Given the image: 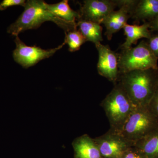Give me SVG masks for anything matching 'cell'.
<instances>
[{"label":"cell","instance_id":"obj_1","mask_svg":"<svg viewBox=\"0 0 158 158\" xmlns=\"http://www.w3.org/2000/svg\"><path fill=\"white\" fill-rule=\"evenodd\" d=\"M118 82L135 107L147 106L158 87V69L133 70L122 74Z\"/></svg>","mask_w":158,"mask_h":158},{"label":"cell","instance_id":"obj_2","mask_svg":"<svg viewBox=\"0 0 158 158\" xmlns=\"http://www.w3.org/2000/svg\"><path fill=\"white\" fill-rule=\"evenodd\" d=\"M46 4L41 0L27 1L24 10L16 21L8 28L7 32L16 37L27 30L38 28L46 21L53 22L65 33L77 29V23H68L57 17L49 11Z\"/></svg>","mask_w":158,"mask_h":158},{"label":"cell","instance_id":"obj_3","mask_svg":"<svg viewBox=\"0 0 158 158\" xmlns=\"http://www.w3.org/2000/svg\"><path fill=\"white\" fill-rule=\"evenodd\" d=\"M102 102L110 129L119 132L135 107L121 85L117 82Z\"/></svg>","mask_w":158,"mask_h":158},{"label":"cell","instance_id":"obj_4","mask_svg":"<svg viewBox=\"0 0 158 158\" xmlns=\"http://www.w3.org/2000/svg\"><path fill=\"white\" fill-rule=\"evenodd\" d=\"M158 130V120L148 106L135 107L119 133L131 146Z\"/></svg>","mask_w":158,"mask_h":158},{"label":"cell","instance_id":"obj_5","mask_svg":"<svg viewBox=\"0 0 158 158\" xmlns=\"http://www.w3.org/2000/svg\"><path fill=\"white\" fill-rule=\"evenodd\" d=\"M158 59L142 40L137 46L122 50L118 54V66L120 75L136 70L158 69Z\"/></svg>","mask_w":158,"mask_h":158},{"label":"cell","instance_id":"obj_6","mask_svg":"<svg viewBox=\"0 0 158 158\" xmlns=\"http://www.w3.org/2000/svg\"><path fill=\"white\" fill-rule=\"evenodd\" d=\"M15 42L16 48L13 51V59L15 62L26 69L34 66L41 60L52 56L65 44L64 42L56 48L44 50L35 45L27 46L18 36L15 37Z\"/></svg>","mask_w":158,"mask_h":158},{"label":"cell","instance_id":"obj_7","mask_svg":"<svg viewBox=\"0 0 158 158\" xmlns=\"http://www.w3.org/2000/svg\"><path fill=\"white\" fill-rule=\"evenodd\" d=\"M94 140L102 158H120L128 148L132 146L120 133L111 129Z\"/></svg>","mask_w":158,"mask_h":158},{"label":"cell","instance_id":"obj_8","mask_svg":"<svg viewBox=\"0 0 158 158\" xmlns=\"http://www.w3.org/2000/svg\"><path fill=\"white\" fill-rule=\"evenodd\" d=\"M95 46L98 54V73L115 85L118 82L120 76L118 66V54L112 51L109 46L103 45L101 43Z\"/></svg>","mask_w":158,"mask_h":158},{"label":"cell","instance_id":"obj_9","mask_svg":"<svg viewBox=\"0 0 158 158\" xmlns=\"http://www.w3.org/2000/svg\"><path fill=\"white\" fill-rule=\"evenodd\" d=\"M117 7H118V1L86 0L81 6L79 12L80 19L101 24L108 15Z\"/></svg>","mask_w":158,"mask_h":158},{"label":"cell","instance_id":"obj_10","mask_svg":"<svg viewBox=\"0 0 158 158\" xmlns=\"http://www.w3.org/2000/svg\"><path fill=\"white\" fill-rule=\"evenodd\" d=\"M136 2L135 0H118L119 9L112 11L104 20L102 23L106 28L105 35L108 40H111L113 34L123 29L127 24L128 20L131 18L132 9Z\"/></svg>","mask_w":158,"mask_h":158},{"label":"cell","instance_id":"obj_11","mask_svg":"<svg viewBox=\"0 0 158 158\" xmlns=\"http://www.w3.org/2000/svg\"><path fill=\"white\" fill-rule=\"evenodd\" d=\"M158 15V0L136 1L131 13V18L139 24L140 22H149Z\"/></svg>","mask_w":158,"mask_h":158},{"label":"cell","instance_id":"obj_12","mask_svg":"<svg viewBox=\"0 0 158 158\" xmlns=\"http://www.w3.org/2000/svg\"><path fill=\"white\" fill-rule=\"evenodd\" d=\"M74 158H102L94 138L84 135L75 139L72 142Z\"/></svg>","mask_w":158,"mask_h":158},{"label":"cell","instance_id":"obj_13","mask_svg":"<svg viewBox=\"0 0 158 158\" xmlns=\"http://www.w3.org/2000/svg\"><path fill=\"white\" fill-rule=\"evenodd\" d=\"M124 34L126 36L125 41L120 46L122 50L132 47V44H136L141 38L149 39L152 35L148 22H144L141 25L138 24L130 25L127 24L123 27Z\"/></svg>","mask_w":158,"mask_h":158},{"label":"cell","instance_id":"obj_14","mask_svg":"<svg viewBox=\"0 0 158 158\" xmlns=\"http://www.w3.org/2000/svg\"><path fill=\"white\" fill-rule=\"evenodd\" d=\"M77 26L86 41H90L95 45L103 40L102 27L100 24L80 19L77 22Z\"/></svg>","mask_w":158,"mask_h":158},{"label":"cell","instance_id":"obj_15","mask_svg":"<svg viewBox=\"0 0 158 158\" xmlns=\"http://www.w3.org/2000/svg\"><path fill=\"white\" fill-rule=\"evenodd\" d=\"M48 9L60 19L71 23H77L81 18L79 12L75 11L69 5L68 1L63 0L55 4L47 3Z\"/></svg>","mask_w":158,"mask_h":158},{"label":"cell","instance_id":"obj_16","mask_svg":"<svg viewBox=\"0 0 158 158\" xmlns=\"http://www.w3.org/2000/svg\"><path fill=\"white\" fill-rule=\"evenodd\" d=\"M134 146L145 158H158V130L141 138Z\"/></svg>","mask_w":158,"mask_h":158},{"label":"cell","instance_id":"obj_17","mask_svg":"<svg viewBox=\"0 0 158 158\" xmlns=\"http://www.w3.org/2000/svg\"><path fill=\"white\" fill-rule=\"evenodd\" d=\"M65 33L64 42L68 44L69 52H74L79 50L81 46L86 42L85 37L77 29Z\"/></svg>","mask_w":158,"mask_h":158},{"label":"cell","instance_id":"obj_18","mask_svg":"<svg viewBox=\"0 0 158 158\" xmlns=\"http://www.w3.org/2000/svg\"><path fill=\"white\" fill-rule=\"evenodd\" d=\"M120 158H145L144 156L134 146L128 148Z\"/></svg>","mask_w":158,"mask_h":158},{"label":"cell","instance_id":"obj_19","mask_svg":"<svg viewBox=\"0 0 158 158\" xmlns=\"http://www.w3.org/2000/svg\"><path fill=\"white\" fill-rule=\"evenodd\" d=\"M26 1L25 0H4L0 3V10L3 11L9 7L15 6L24 7Z\"/></svg>","mask_w":158,"mask_h":158},{"label":"cell","instance_id":"obj_20","mask_svg":"<svg viewBox=\"0 0 158 158\" xmlns=\"http://www.w3.org/2000/svg\"><path fill=\"white\" fill-rule=\"evenodd\" d=\"M146 42L150 49L158 59V34H152Z\"/></svg>","mask_w":158,"mask_h":158},{"label":"cell","instance_id":"obj_21","mask_svg":"<svg viewBox=\"0 0 158 158\" xmlns=\"http://www.w3.org/2000/svg\"><path fill=\"white\" fill-rule=\"evenodd\" d=\"M148 106L158 120V87Z\"/></svg>","mask_w":158,"mask_h":158},{"label":"cell","instance_id":"obj_22","mask_svg":"<svg viewBox=\"0 0 158 158\" xmlns=\"http://www.w3.org/2000/svg\"><path fill=\"white\" fill-rule=\"evenodd\" d=\"M148 23L149 25L150 31L151 32H158V15L154 19Z\"/></svg>","mask_w":158,"mask_h":158}]
</instances>
